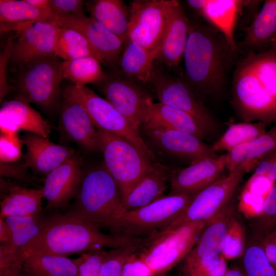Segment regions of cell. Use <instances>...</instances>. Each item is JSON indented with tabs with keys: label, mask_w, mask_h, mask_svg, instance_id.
<instances>
[{
	"label": "cell",
	"mask_w": 276,
	"mask_h": 276,
	"mask_svg": "<svg viewBox=\"0 0 276 276\" xmlns=\"http://www.w3.org/2000/svg\"><path fill=\"white\" fill-rule=\"evenodd\" d=\"M238 52L212 25L191 22L183 55V80L195 94L220 95L237 63Z\"/></svg>",
	"instance_id": "obj_1"
},
{
	"label": "cell",
	"mask_w": 276,
	"mask_h": 276,
	"mask_svg": "<svg viewBox=\"0 0 276 276\" xmlns=\"http://www.w3.org/2000/svg\"><path fill=\"white\" fill-rule=\"evenodd\" d=\"M144 240L104 234L99 227L66 214H57L44 219L40 232L20 251L25 259L44 254L66 257L97 248H117Z\"/></svg>",
	"instance_id": "obj_2"
},
{
	"label": "cell",
	"mask_w": 276,
	"mask_h": 276,
	"mask_svg": "<svg viewBox=\"0 0 276 276\" xmlns=\"http://www.w3.org/2000/svg\"><path fill=\"white\" fill-rule=\"evenodd\" d=\"M122 203L116 181L105 167H99L82 174L75 201L66 214L108 229L122 214Z\"/></svg>",
	"instance_id": "obj_3"
},
{
	"label": "cell",
	"mask_w": 276,
	"mask_h": 276,
	"mask_svg": "<svg viewBox=\"0 0 276 276\" xmlns=\"http://www.w3.org/2000/svg\"><path fill=\"white\" fill-rule=\"evenodd\" d=\"M97 131L104 167L117 183L123 202L131 191L157 167L126 139L106 131Z\"/></svg>",
	"instance_id": "obj_4"
},
{
	"label": "cell",
	"mask_w": 276,
	"mask_h": 276,
	"mask_svg": "<svg viewBox=\"0 0 276 276\" xmlns=\"http://www.w3.org/2000/svg\"><path fill=\"white\" fill-rule=\"evenodd\" d=\"M169 194L139 209L122 214L108 228L111 234L147 239L166 228L186 208L192 197Z\"/></svg>",
	"instance_id": "obj_5"
},
{
	"label": "cell",
	"mask_w": 276,
	"mask_h": 276,
	"mask_svg": "<svg viewBox=\"0 0 276 276\" xmlns=\"http://www.w3.org/2000/svg\"><path fill=\"white\" fill-rule=\"evenodd\" d=\"M205 225L202 221L190 222L163 230L145 239L138 252L154 276L163 275L185 259Z\"/></svg>",
	"instance_id": "obj_6"
},
{
	"label": "cell",
	"mask_w": 276,
	"mask_h": 276,
	"mask_svg": "<svg viewBox=\"0 0 276 276\" xmlns=\"http://www.w3.org/2000/svg\"><path fill=\"white\" fill-rule=\"evenodd\" d=\"M62 61L56 55L38 58L18 68L15 80L17 99L47 111L58 105L63 79Z\"/></svg>",
	"instance_id": "obj_7"
},
{
	"label": "cell",
	"mask_w": 276,
	"mask_h": 276,
	"mask_svg": "<svg viewBox=\"0 0 276 276\" xmlns=\"http://www.w3.org/2000/svg\"><path fill=\"white\" fill-rule=\"evenodd\" d=\"M64 98L75 100L85 109L97 129L108 131L132 143L151 159L153 153L142 137L139 128L121 114L107 100L86 86L73 84L62 91Z\"/></svg>",
	"instance_id": "obj_8"
},
{
	"label": "cell",
	"mask_w": 276,
	"mask_h": 276,
	"mask_svg": "<svg viewBox=\"0 0 276 276\" xmlns=\"http://www.w3.org/2000/svg\"><path fill=\"white\" fill-rule=\"evenodd\" d=\"M232 104L243 121L276 123V103L264 92L256 75L242 58L233 71Z\"/></svg>",
	"instance_id": "obj_9"
},
{
	"label": "cell",
	"mask_w": 276,
	"mask_h": 276,
	"mask_svg": "<svg viewBox=\"0 0 276 276\" xmlns=\"http://www.w3.org/2000/svg\"><path fill=\"white\" fill-rule=\"evenodd\" d=\"M149 83L160 103L190 114L209 137L219 131L215 118L183 79L154 66Z\"/></svg>",
	"instance_id": "obj_10"
},
{
	"label": "cell",
	"mask_w": 276,
	"mask_h": 276,
	"mask_svg": "<svg viewBox=\"0 0 276 276\" xmlns=\"http://www.w3.org/2000/svg\"><path fill=\"white\" fill-rule=\"evenodd\" d=\"M245 174L241 170L228 172L195 194L184 211L164 230L190 222L209 223L232 202Z\"/></svg>",
	"instance_id": "obj_11"
},
{
	"label": "cell",
	"mask_w": 276,
	"mask_h": 276,
	"mask_svg": "<svg viewBox=\"0 0 276 276\" xmlns=\"http://www.w3.org/2000/svg\"><path fill=\"white\" fill-rule=\"evenodd\" d=\"M174 0H134L129 7L127 40L154 50L166 32Z\"/></svg>",
	"instance_id": "obj_12"
},
{
	"label": "cell",
	"mask_w": 276,
	"mask_h": 276,
	"mask_svg": "<svg viewBox=\"0 0 276 276\" xmlns=\"http://www.w3.org/2000/svg\"><path fill=\"white\" fill-rule=\"evenodd\" d=\"M147 140L159 151L169 156L187 159L191 163L218 155L203 140L191 133L147 121L142 125Z\"/></svg>",
	"instance_id": "obj_13"
},
{
	"label": "cell",
	"mask_w": 276,
	"mask_h": 276,
	"mask_svg": "<svg viewBox=\"0 0 276 276\" xmlns=\"http://www.w3.org/2000/svg\"><path fill=\"white\" fill-rule=\"evenodd\" d=\"M138 83L124 76H107L105 80L97 85L105 99L139 128L146 121L152 99Z\"/></svg>",
	"instance_id": "obj_14"
},
{
	"label": "cell",
	"mask_w": 276,
	"mask_h": 276,
	"mask_svg": "<svg viewBox=\"0 0 276 276\" xmlns=\"http://www.w3.org/2000/svg\"><path fill=\"white\" fill-rule=\"evenodd\" d=\"M59 27L75 29L88 41L101 63L114 66L121 55L125 42L93 17L56 15Z\"/></svg>",
	"instance_id": "obj_15"
},
{
	"label": "cell",
	"mask_w": 276,
	"mask_h": 276,
	"mask_svg": "<svg viewBox=\"0 0 276 276\" xmlns=\"http://www.w3.org/2000/svg\"><path fill=\"white\" fill-rule=\"evenodd\" d=\"M59 27L55 19L36 22L26 28L14 40L10 61L19 68L38 58L55 55Z\"/></svg>",
	"instance_id": "obj_16"
},
{
	"label": "cell",
	"mask_w": 276,
	"mask_h": 276,
	"mask_svg": "<svg viewBox=\"0 0 276 276\" xmlns=\"http://www.w3.org/2000/svg\"><path fill=\"white\" fill-rule=\"evenodd\" d=\"M82 176L80 158L75 154L50 172L42 188L47 202L45 209L66 207L76 197Z\"/></svg>",
	"instance_id": "obj_17"
},
{
	"label": "cell",
	"mask_w": 276,
	"mask_h": 276,
	"mask_svg": "<svg viewBox=\"0 0 276 276\" xmlns=\"http://www.w3.org/2000/svg\"><path fill=\"white\" fill-rule=\"evenodd\" d=\"M225 169L221 155L193 162L187 167L173 172L170 193L194 195L223 176Z\"/></svg>",
	"instance_id": "obj_18"
},
{
	"label": "cell",
	"mask_w": 276,
	"mask_h": 276,
	"mask_svg": "<svg viewBox=\"0 0 276 276\" xmlns=\"http://www.w3.org/2000/svg\"><path fill=\"white\" fill-rule=\"evenodd\" d=\"M26 148L24 164L35 172L46 176L75 155L74 149L55 144L49 139L27 132L21 138Z\"/></svg>",
	"instance_id": "obj_19"
},
{
	"label": "cell",
	"mask_w": 276,
	"mask_h": 276,
	"mask_svg": "<svg viewBox=\"0 0 276 276\" xmlns=\"http://www.w3.org/2000/svg\"><path fill=\"white\" fill-rule=\"evenodd\" d=\"M1 132L13 134L26 131L49 139L51 127L29 103L16 98L4 102L0 109Z\"/></svg>",
	"instance_id": "obj_20"
},
{
	"label": "cell",
	"mask_w": 276,
	"mask_h": 276,
	"mask_svg": "<svg viewBox=\"0 0 276 276\" xmlns=\"http://www.w3.org/2000/svg\"><path fill=\"white\" fill-rule=\"evenodd\" d=\"M60 124L72 141L89 151L99 150L98 131L84 107L78 102L64 98Z\"/></svg>",
	"instance_id": "obj_21"
},
{
	"label": "cell",
	"mask_w": 276,
	"mask_h": 276,
	"mask_svg": "<svg viewBox=\"0 0 276 276\" xmlns=\"http://www.w3.org/2000/svg\"><path fill=\"white\" fill-rule=\"evenodd\" d=\"M190 24L180 3L174 0L157 58L167 67L177 66L183 59Z\"/></svg>",
	"instance_id": "obj_22"
},
{
	"label": "cell",
	"mask_w": 276,
	"mask_h": 276,
	"mask_svg": "<svg viewBox=\"0 0 276 276\" xmlns=\"http://www.w3.org/2000/svg\"><path fill=\"white\" fill-rule=\"evenodd\" d=\"M276 151V123L262 135L221 155L228 172L241 170L245 173L254 170L259 161Z\"/></svg>",
	"instance_id": "obj_23"
},
{
	"label": "cell",
	"mask_w": 276,
	"mask_h": 276,
	"mask_svg": "<svg viewBox=\"0 0 276 276\" xmlns=\"http://www.w3.org/2000/svg\"><path fill=\"white\" fill-rule=\"evenodd\" d=\"M276 37V0L265 1L252 22L245 29L241 49L245 55L266 51Z\"/></svg>",
	"instance_id": "obj_24"
},
{
	"label": "cell",
	"mask_w": 276,
	"mask_h": 276,
	"mask_svg": "<svg viewBox=\"0 0 276 276\" xmlns=\"http://www.w3.org/2000/svg\"><path fill=\"white\" fill-rule=\"evenodd\" d=\"M231 202L216 218L206 224L195 245L185 258V264L215 257L221 254L233 212Z\"/></svg>",
	"instance_id": "obj_25"
},
{
	"label": "cell",
	"mask_w": 276,
	"mask_h": 276,
	"mask_svg": "<svg viewBox=\"0 0 276 276\" xmlns=\"http://www.w3.org/2000/svg\"><path fill=\"white\" fill-rule=\"evenodd\" d=\"M55 19L56 15L51 9H38L26 0L0 1V29L2 32L14 31L18 34L34 22Z\"/></svg>",
	"instance_id": "obj_26"
},
{
	"label": "cell",
	"mask_w": 276,
	"mask_h": 276,
	"mask_svg": "<svg viewBox=\"0 0 276 276\" xmlns=\"http://www.w3.org/2000/svg\"><path fill=\"white\" fill-rule=\"evenodd\" d=\"M159 50H149L127 40L118 61L121 73L137 83H150Z\"/></svg>",
	"instance_id": "obj_27"
},
{
	"label": "cell",
	"mask_w": 276,
	"mask_h": 276,
	"mask_svg": "<svg viewBox=\"0 0 276 276\" xmlns=\"http://www.w3.org/2000/svg\"><path fill=\"white\" fill-rule=\"evenodd\" d=\"M244 3L245 1L239 0H206L205 5L199 12L224 35L234 49L238 51L235 29Z\"/></svg>",
	"instance_id": "obj_28"
},
{
	"label": "cell",
	"mask_w": 276,
	"mask_h": 276,
	"mask_svg": "<svg viewBox=\"0 0 276 276\" xmlns=\"http://www.w3.org/2000/svg\"><path fill=\"white\" fill-rule=\"evenodd\" d=\"M85 6L90 17L125 42L127 40L129 9L121 0H93Z\"/></svg>",
	"instance_id": "obj_29"
},
{
	"label": "cell",
	"mask_w": 276,
	"mask_h": 276,
	"mask_svg": "<svg viewBox=\"0 0 276 276\" xmlns=\"http://www.w3.org/2000/svg\"><path fill=\"white\" fill-rule=\"evenodd\" d=\"M42 189H27L13 185L8 187L1 201L0 218L40 215Z\"/></svg>",
	"instance_id": "obj_30"
},
{
	"label": "cell",
	"mask_w": 276,
	"mask_h": 276,
	"mask_svg": "<svg viewBox=\"0 0 276 276\" xmlns=\"http://www.w3.org/2000/svg\"><path fill=\"white\" fill-rule=\"evenodd\" d=\"M147 121L191 133L203 140L209 138L190 114L160 102L153 103L152 100L149 102Z\"/></svg>",
	"instance_id": "obj_31"
},
{
	"label": "cell",
	"mask_w": 276,
	"mask_h": 276,
	"mask_svg": "<svg viewBox=\"0 0 276 276\" xmlns=\"http://www.w3.org/2000/svg\"><path fill=\"white\" fill-rule=\"evenodd\" d=\"M168 178L166 173L157 167L129 193L123 202L122 214L143 207L163 196Z\"/></svg>",
	"instance_id": "obj_32"
},
{
	"label": "cell",
	"mask_w": 276,
	"mask_h": 276,
	"mask_svg": "<svg viewBox=\"0 0 276 276\" xmlns=\"http://www.w3.org/2000/svg\"><path fill=\"white\" fill-rule=\"evenodd\" d=\"M23 272L25 276H78L77 267L74 259L51 254L26 258Z\"/></svg>",
	"instance_id": "obj_33"
},
{
	"label": "cell",
	"mask_w": 276,
	"mask_h": 276,
	"mask_svg": "<svg viewBox=\"0 0 276 276\" xmlns=\"http://www.w3.org/2000/svg\"><path fill=\"white\" fill-rule=\"evenodd\" d=\"M100 63L96 58L91 56L62 61L63 78L77 85L99 84L107 78Z\"/></svg>",
	"instance_id": "obj_34"
},
{
	"label": "cell",
	"mask_w": 276,
	"mask_h": 276,
	"mask_svg": "<svg viewBox=\"0 0 276 276\" xmlns=\"http://www.w3.org/2000/svg\"><path fill=\"white\" fill-rule=\"evenodd\" d=\"M243 60L256 75L266 95L276 103V49L245 55Z\"/></svg>",
	"instance_id": "obj_35"
},
{
	"label": "cell",
	"mask_w": 276,
	"mask_h": 276,
	"mask_svg": "<svg viewBox=\"0 0 276 276\" xmlns=\"http://www.w3.org/2000/svg\"><path fill=\"white\" fill-rule=\"evenodd\" d=\"M267 126V124L261 122L232 123L221 137L213 144L211 148L215 153L229 152L262 135L266 131Z\"/></svg>",
	"instance_id": "obj_36"
},
{
	"label": "cell",
	"mask_w": 276,
	"mask_h": 276,
	"mask_svg": "<svg viewBox=\"0 0 276 276\" xmlns=\"http://www.w3.org/2000/svg\"><path fill=\"white\" fill-rule=\"evenodd\" d=\"M55 55L64 61L86 56L97 59L95 52L84 36L78 31L67 27H59L58 29Z\"/></svg>",
	"instance_id": "obj_37"
},
{
	"label": "cell",
	"mask_w": 276,
	"mask_h": 276,
	"mask_svg": "<svg viewBox=\"0 0 276 276\" xmlns=\"http://www.w3.org/2000/svg\"><path fill=\"white\" fill-rule=\"evenodd\" d=\"M274 183L266 177L252 174L240 195V209L248 211L249 215L256 217L258 215L256 208L261 211L264 200Z\"/></svg>",
	"instance_id": "obj_38"
},
{
	"label": "cell",
	"mask_w": 276,
	"mask_h": 276,
	"mask_svg": "<svg viewBox=\"0 0 276 276\" xmlns=\"http://www.w3.org/2000/svg\"><path fill=\"white\" fill-rule=\"evenodd\" d=\"M240 267L246 276H276V269L267 259L260 240L246 245Z\"/></svg>",
	"instance_id": "obj_39"
},
{
	"label": "cell",
	"mask_w": 276,
	"mask_h": 276,
	"mask_svg": "<svg viewBox=\"0 0 276 276\" xmlns=\"http://www.w3.org/2000/svg\"><path fill=\"white\" fill-rule=\"evenodd\" d=\"M4 219L13 234V245L20 249L40 232L44 219L40 215L8 217Z\"/></svg>",
	"instance_id": "obj_40"
},
{
	"label": "cell",
	"mask_w": 276,
	"mask_h": 276,
	"mask_svg": "<svg viewBox=\"0 0 276 276\" xmlns=\"http://www.w3.org/2000/svg\"><path fill=\"white\" fill-rule=\"evenodd\" d=\"M276 228V183L267 195L259 214L255 217L252 229L255 238L260 239Z\"/></svg>",
	"instance_id": "obj_41"
},
{
	"label": "cell",
	"mask_w": 276,
	"mask_h": 276,
	"mask_svg": "<svg viewBox=\"0 0 276 276\" xmlns=\"http://www.w3.org/2000/svg\"><path fill=\"white\" fill-rule=\"evenodd\" d=\"M245 229L233 215L230 219L221 254L226 260L242 257L246 249Z\"/></svg>",
	"instance_id": "obj_42"
},
{
	"label": "cell",
	"mask_w": 276,
	"mask_h": 276,
	"mask_svg": "<svg viewBox=\"0 0 276 276\" xmlns=\"http://www.w3.org/2000/svg\"><path fill=\"white\" fill-rule=\"evenodd\" d=\"M143 241L108 251L100 276H122L123 266L126 259L140 246Z\"/></svg>",
	"instance_id": "obj_43"
},
{
	"label": "cell",
	"mask_w": 276,
	"mask_h": 276,
	"mask_svg": "<svg viewBox=\"0 0 276 276\" xmlns=\"http://www.w3.org/2000/svg\"><path fill=\"white\" fill-rule=\"evenodd\" d=\"M108 254L103 248H97L84 252L74 260L78 276H100Z\"/></svg>",
	"instance_id": "obj_44"
},
{
	"label": "cell",
	"mask_w": 276,
	"mask_h": 276,
	"mask_svg": "<svg viewBox=\"0 0 276 276\" xmlns=\"http://www.w3.org/2000/svg\"><path fill=\"white\" fill-rule=\"evenodd\" d=\"M24 258L13 244L0 245V276H25Z\"/></svg>",
	"instance_id": "obj_45"
},
{
	"label": "cell",
	"mask_w": 276,
	"mask_h": 276,
	"mask_svg": "<svg viewBox=\"0 0 276 276\" xmlns=\"http://www.w3.org/2000/svg\"><path fill=\"white\" fill-rule=\"evenodd\" d=\"M183 268L194 270L205 276H224L228 268L226 259L220 254L213 257L185 264Z\"/></svg>",
	"instance_id": "obj_46"
},
{
	"label": "cell",
	"mask_w": 276,
	"mask_h": 276,
	"mask_svg": "<svg viewBox=\"0 0 276 276\" xmlns=\"http://www.w3.org/2000/svg\"><path fill=\"white\" fill-rule=\"evenodd\" d=\"M23 145L18 133L10 134L1 132L0 159L3 163L17 162L22 156Z\"/></svg>",
	"instance_id": "obj_47"
},
{
	"label": "cell",
	"mask_w": 276,
	"mask_h": 276,
	"mask_svg": "<svg viewBox=\"0 0 276 276\" xmlns=\"http://www.w3.org/2000/svg\"><path fill=\"white\" fill-rule=\"evenodd\" d=\"M138 249L125 261L122 276H154L150 267L140 255Z\"/></svg>",
	"instance_id": "obj_48"
},
{
	"label": "cell",
	"mask_w": 276,
	"mask_h": 276,
	"mask_svg": "<svg viewBox=\"0 0 276 276\" xmlns=\"http://www.w3.org/2000/svg\"><path fill=\"white\" fill-rule=\"evenodd\" d=\"M81 0H51V8L56 16H77L85 15Z\"/></svg>",
	"instance_id": "obj_49"
},
{
	"label": "cell",
	"mask_w": 276,
	"mask_h": 276,
	"mask_svg": "<svg viewBox=\"0 0 276 276\" xmlns=\"http://www.w3.org/2000/svg\"><path fill=\"white\" fill-rule=\"evenodd\" d=\"M14 39L11 33L7 39L6 46L0 56V100L2 102L4 97L10 90L6 79V67L10 61L12 47Z\"/></svg>",
	"instance_id": "obj_50"
},
{
	"label": "cell",
	"mask_w": 276,
	"mask_h": 276,
	"mask_svg": "<svg viewBox=\"0 0 276 276\" xmlns=\"http://www.w3.org/2000/svg\"><path fill=\"white\" fill-rule=\"evenodd\" d=\"M259 240L267 259L276 269V229Z\"/></svg>",
	"instance_id": "obj_51"
},
{
	"label": "cell",
	"mask_w": 276,
	"mask_h": 276,
	"mask_svg": "<svg viewBox=\"0 0 276 276\" xmlns=\"http://www.w3.org/2000/svg\"><path fill=\"white\" fill-rule=\"evenodd\" d=\"M276 160V151L263 157L258 163L254 171V175L267 177Z\"/></svg>",
	"instance_id": "obj_52"
},
{
	"label": "cell",
	"mask_w": 276,
	"mask_h": 276,
	"mask_svg": "<svg viewBox=\"0 0 276 276\" xmlns=\"http://www.w3.org/2000/svg\"><path fill=\"white\" fill-rule=\"evenodd\" d=\"M1 244H13V234L11 229L4 219L0 218Z\"/></svg>",
	"instance_id": "obj_53"
},
{
	"label": "cell",
	"mask_w": 276,
	"mask_h": 276,
	"mask_svg": "<svg viewBox=\"0 0 276 276\" xmlns=\"http://www.w3.org/2000/svg\"><path fill=\"white\" fill-rule=\"evenodd\" d=\"M26 1L41 10L51 9V0H26Z\"/></svg>",
	"instance_id": "obj_54"
},
{
	"label": "cell",
	"mask_w": 276,
	"mask_h": 276,
	"mask_svg": "<svg viewBox=\"0 0 276 276\" xmlns=\"http://www.w3.org/2000/svg\"><path fill=\"white\" fill-rule=\"evenodd\" d=\"M186 2L191 8L199 13L205 5L206 0H188Z\"/></svg>",
	"instance_id": "obj_55"
},
{
	"label": "cell",
	"mask_w": 276,
	"mask_h": 276,
	"mask_svg": "<svg viewBox=\"0 0 276 276\" xmlns=\"http://www.w3.org/2000/svg\"><path fill=\"white\" fill-rule=\"evenodd\" d=\"M224 276H246L241 268L233 267L228 268Z\"/></svg>",
	"instance_id": "obj_56"
},
{
	"label": "cell",
	"mask_w": 276,
	"mask_h": 276,
	"mask_svg": "<svg viewBox=\"0 0 276 276\" xmlns=\"http://www.w3.org/2000/svg\"><path fill=\"white\" fill-rule=\"evenodd\" d=\"M270 181L275 182L276 181V160L273 166L266 177Z\"/></svg>",
	"instance_id": "obj_57"
},
{
	"label": "cell",
	"mask_w": 276,
	"mask_h": 276,
	"mask_svg": "<svg viewBox=\"0 0 276 276\" xmlns=\"http://www.w3.org/2000/svg\"><path fill=\"white\" fill-rule=\"evenodd\" d=\"M183 272L185 276H205L199 272L189 269L183 268Z\"/></svg>",
	"instance_id": "obj_58"
},
{
	"label": "cell",
	"mask_w": 276,
	"mask_h": 276,
	"mask_svg": "<svg viewBox=\"0 0 276 276\" xmlns=\"http://www.w3.org/2000/svg\"><path fill=\"white\" fill-rule=\"evenodd\" d=\"M270 47L276 49V37L271 41Z\"/></svg>",
	"instance_id": "obj_59"
},
{
	"label": "cell",
	"mask_w": 276,
	"mask_h": 276,
	"mask_svg": "<svg viewBox=\"0 0 276 276\" xmlns=\"http://www.w3.org/2000/svg\"><path fill=\"white\" fill-rule=\"evenodd\" d=\"M274 229H276V228Z\"/></svg>",
	"instance_id": "obj_60"
}]
</instances>
